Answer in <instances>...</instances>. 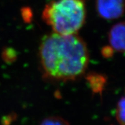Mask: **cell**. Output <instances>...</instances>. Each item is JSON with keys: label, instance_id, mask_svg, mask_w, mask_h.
<instances>
[{"label": "cell", "instance_id": "5b68a950", "mask_svg": "<svg viewBox=\"0 0 125 125\" xmlns=\"http://www.w3.org/2000/svg\"><path fill=\"white\" fill-rule=\"evenodd\" d=\"M87 80L90 87L94 93H100L103 91L107 83V78L105 75L98 73H89Z\"/></svg>", "mask_w": 125, "mask_h": 125}, {"label": "cell", "instance_id": "8992f818", "mask_svg": "<svg viewBox=\"0 0 125 125\" xmlns=\"http://www.w3.org/2000/svg\"><path fill=\"white\" fill-rule=\"evenodd\" d=\"M115 117L121 125H125V93L117 102Z\"/></svg>", "mask_w": 125, "mask_h": 125}, {"label": "cell", "instance_id": "6da1fadb", "mask_svg": "<svg viewBox=\"0 0 125 125\" xmlns=\"http://www.w3.org/2000/svg\"><path fill=\"white\" fill-rule=\"evenodd\" d=\"M39 58L45 75L59 81H75L81 77L89 60L87 45L81 36L56 33L42 40Z\"/></svg>", "mask_w": 125, "mask_h": 125}, {"label": "cell", "instance_id": "7a4b0ae2", "mask_svg": "<svg viewBox=\"0 0 125 125\" xmlns=\"http://www.w3.org/2000/svg\"><path fill=\"white\" fill-rule=\"evenodd\" d=\"M86 18L84 0H52L42 12L43 21L54 33L62 35L77 34Z\"/></svg>", "mask_w": 125, "mask_h": 125}, {"label": "cell", "instance_id": "9c48e42d", "mask_svg": "<svg viewBox=\"0 0 125 125\" xmlns=\"http://www.w3.org/2000/svg\"><path fill=\"white\" fill-rule=\"evenodd\" d=\"M102 53L103 56L105 58H109V57H112L114 55V52L113 50L112 49V48L110 47V46H107L104 47L102 51Z\"/></svg>", "mask_w": 125, "mask_h": 125}, {"label": "cell", "instance_id": "52a82bcc", "mask_svg": "<svg viewBox=\"0 0 125 125\" xmlns=\"http://www.w3.org/2000/svg\"><path fill=\"white\" fill-rule=\"evenodd\" d=\"M40 125H70V124L62 117L54 115L45 118Z\"/></svg>", "mask_w": 125, "mask_h": 125}, {"label": "cell", "instance_id": "3957f363", "mask_svg": "<svg viewBox=\"0 0 125 125\" xmlns=\"http://www.w3.org/2000/svg\"><path fill=\"white\" fill-rule=\"evenodd\" d=\"M95 5L99 16L105 20L117 19L125 12V0H96Z\"/></svg>", "mask_w": 125, "mask_h": 125}, {"label": "cell", "instance_id": "277c9868", "mask_svg": "<svg viewBox=\"0 0 125 125\" xmlns=\"http://www.w3.org/2000/svg\"><path fill=\"white\" fill-rule=\"evenodd\" d=\"M109 46L114 52L125 54V21L115 24L108 35Z\"/></svg>", "mask_w": 125, "mask_h": 125}, {"label": "cell", "instance_id": "ba28073f", "mask_svg": "<svg viewBox=\"0 0 125 125\" xmlns=\"http://www.w3.org/2000/svg\"><path fill=\"white\" fill-rule=\"evenodd\" d=\"M3 58L5 61L9 62V61H13V59L16 58V56L13 50L10 49H7L3 52Z\"/></svg>", "mask_w": 125, "mask_h": 125}]
</instances>
